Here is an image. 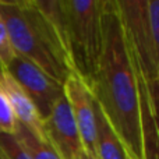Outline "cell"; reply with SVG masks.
Wrapping results in <instances>:
<instances>
[{
	"mask_svg": "<svg viewBox=\"0 0 159 159\" xmlns=\"http://www.w3.org/2000/svg\"><path fill=\"white\" fill-rule=\"evenodd\" d=\"M0 159H2V155H0Z\"/></svg>",
	"mask_w": 159,
	"mask_h": 159,
	"instance_id": "obj_16",
	"label": "cell"
},
{
	"mask_svg": "<svg viewBox=\"0 0 159 159\" xmlns=\"http://www.w3.org/2000/svg\"><path fill=\"white\" fill-rule=\"evenodd\" d=\"M14 135L31 159H61L46 140L36 137L32 131H30L18 121H17Z\"/></svg>",
	"mask_w": 159,
	"mask_h": 159,
	"instance_id": "obj_10",
	"label": "cell"
},
{
	"mask_svg": "<svg viewBox=\"0 0 159 159\" xmlns=\"http://www.w3.org/2000/svg\"><path fill=\"white\" fill-rule=\"evenodd\" d=\"M17 127V119L14 116V112L8 103L4 93L0 91V131L14 134Z\"/></svg>",
	"mask_w": 159,
	"mask_h": 159,
	"instance_id": "obj_12",
	"label": "cell"
},
{
	"mask_svg": "<svg viewBox=\"0 0 159 159\" xmlns=\"http://www.w3.org/2000/svg\"><path fill=\"white\" fill-rule=\"evenodd\" d=\"M0 17L16 55L28 59L61 84L75 74L49 0H0Z\"/></svg>",
	"mask_w": 159,
	"mask_h": 159,
	"instance_id": "obj_2",
	"label": "cell"
},
{
	"mask_svg": "<svg viewBox=\"0 0 159 159\" xmlns=\"http://www.w3.org/2000/svg\"><path fill=\"white\" fill-rule=\"evenodd\" d=\"M63 31L75 74L88 84L103 46L105 0H49Z\"/></svg>",
	"mask_w": 159,
	"mask_h": 159,
	"instance_id": "obj_3",
	"label": "cell"
},
{
	"mask_svg": "<svg viewBox=\"0 0 159 159\" xmlns=\"http://www.w3.org/2000/svg\"><path fill=\"white\" fill-rule=\"evenodd\" d=\"M87 85L126 157L159 159L154 82L117 0H105L103 46L96 70Z\"/></svg>",
	"mask_w": 159,
	"mask_h": 159,
	"instance_id": "obj_1",
	"label": "cell"
},
{
	"mask_svg": "<svg viewBox=\"0 0 159 159\" xmlns=\"http://www.w3.org/2000/svg\"><path fill=\"white\" fill-rule=\"evenodd\" d=\"M0 91L4 93L14 112L17 121L32 131L36 137L45 140L43 134V120L39 116L36 107L28 98V95L21 89L14 78L8 74L7 70L0 71Z\"/></svg>",
	"mask_w": 159,
	"mask_h": 159,
	"instance_id": "obj_8",
	"label": "cell"
},
{
	"mask_svg": "<svg viewBox=\"0 0 159 159\" xmlns=\"http://www.w3.org/2000/svg\"><path fill=\"white\" fill-rule=\"evenodd\" d=\"M154 101H155V109H157V119L159 124V84L154 87Z\"/></svg>",
	"mask_w": 159,
	"mask_h": 159,
	"instance_id": "obj_14",
	"label": "cell"
},
{
	"mask_svg": "<svg viewBox=\"0 0 159 159\" xmlns=\"http://www.w3.org/2000/svg\"><path fill=\"white\" fill-rule=\"evenodd\" d=\"M64 96L71 110L73 119L78 129L81 143L85 151L95 155V141H96V117L95 105L89 88L78 77L73 74L63 84Z\"/></svg>",
	"mask_w": 159,
	"mask_h": 159,
	"instance_id": "obj_7",
	"label": "cell"
},
{
	"mask_svg": "<svg viewBox=\"0 0 159 159\" xmlns=\"http://www.w3.org/2000/svg\"><path fill=\"white\" fill-rule=\"evenodd\" d=\"M93 99V98H92ZM95 105V102H93ZM95 117H96V141H95V157L98 159H126V154L119 143L117 137L105 117L99 112L95 105Z\"/></svg>",
	"mask_w": 159,
	"mask_h": 159,
	"instance_id": "obj_9",
	"label": "cell"
},
{
	"mask_svg": "<svg viewBox=\"0 0 159 159\" xmlns=\"http://www.w3.org/2000/svg\"><path fill=\"white\" fill-rule=\"evenodd\" d=\"M43 134L61 159H75L78 152L84 149L66 96L59 99L49 116L43 119Z\"/></svg>",
	"mask_w": 159,
	"mask_h": 159,
	"instance_id": "obj_6",
	"label": "cell"
},
{
	"mask_svg": "<svg viewBox=\"0 0 159 159\" xmlns=\"http://www.w3.org/2000/svg\"><path fill=\"white\" fill-rule=\"evenodd\" d=\"M14 56H16V53H14V49L11 46L7 28H6L4 22L0 17V71L7 70V66L14 59Z\"/></svg>",
	"mask_w": 159,
	"mask_h": 159,
	"instance_id": "obj_13",
	"label": "cell"
},
{
	"mask_svg": "<svg viewBox=\"0 0 159 159\" xmlns=\"http://www.w3.org/2000/svg\"><path fill=\"white\" fill-rule=\"evenodd\" d=\"M7 71L28 95L42 120L49 116L52 107L57 103L59 99L64 96V88L61 82L48 75L36 64L22 56H14L7 66Z\"/></svg>",
	"mask_w": 159,
	"mask_h": 159,
	"instance_id": "obj_5",
	"label": "cell"
},
{
	"mask_svg": "<svg viewBox=\"0 0 159 159\" xmlns=\"http://www.w3.org/2000/svg\"><path fill=\"white\" fill-rule=\"evenodd\" d=\"M0 154L4 159H31L14 134L0 131Z\"/></svg>",
	"mask_w": 159,
	"mask_h": 159,
	"instance_id": "obj_11",
	"label": "cell"
},
{
	"mask_svg": "<svg viewBox=\"0 0 159 159\" xmlns=\"http://www.w3.org/2000/svg\"><path fill=\"white\" fill-rule=\"evenodd\" d=\"M126 159H129V158H127V157H126Z\"/></svg>",
	"mask_w": 159,
	"mask_h": 159,
	"instance_id": "obj_17",
	"label": "cell"
},
{
	"mask_svg": "<svg viewBox=\"0 0 159 159\" xmlns=\"http://www.w3.org/2000/svg\"><path fill=\"white\" fill-rule=\"evenodd\" d=\"M154 87L159 84V0H117Z\"/></svg>",
	"mask_w": 159,
	"mask_h": 159,
	"instance_id": "obj_4",
	"label": "cell"
},
{
	"mask_svg": "<svg viewBox=\"0 0 159 159\" xmlns=\"http://www.w3.org/2000/svg\"><path fill=\"white\" fill-rule=\"evenodd\" d=\"M75 159H98L95 157V155L89 154L88 151H85V149H81V151L77 154V157H75Z\"/></svg>",
	"mask_w": 159,
	"mask_h": 159,
	"instance_id": "obj_15",
	"label": "cell"
}]
</instances>
